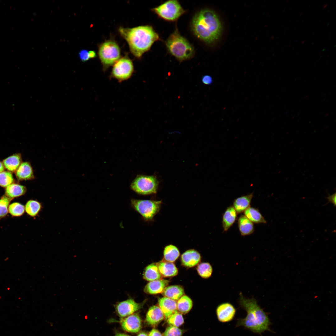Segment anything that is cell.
I'll return each instance as SVG.
<instances>
[{
	"instance_id": "1",
	"label": "cell",
	"mask_w": 336,
	"mask_h": 336,
	"mask_svg": "<svg viewBox=\"0 0 336 336\" xmlns=\"http://www.w3.org/2000/svg\"><path fill=\"white\" fill-rule=\"evenodd\" d=\"M118 30L120 35L127 42L132 54L138 58L149 50L155 42L160 40L159 35L150 25L132 28L120 26Z\"/></svg>"
},
{
	"instance_id": "2",
	"label": "cell",
	"mask_w": 336,
	"mask_h": 336,
	"mask_svg": "<svg viewBox=\"0 0 336 336\" xmlns=\"http://www.w3.org/2000/svg\"><path fill=\"white\" fill-rule=\"evenodd\" d=\"M239 302L247 314L244 318L237 319L236 327H243L254 333L259 334L265 331H271L269 326L271 323L269 317L255 298L245 297L240 293Z\"/></svg>"
},
{
	"instance_id": "3",
	"label": "cell",
	"mask_w": 336,
	"mask_h": 336,
	"mask_svg": "<svg viewBox=\"0 0 336 336\" xmlns=\"http://www.w3.org/2000/svg\"><path fill=\"white\" fill-rule=\"evenodd\" d=\"M190 28L197 37L208 44L218 38L222 28L217 16L213 11L208 9H202L195 14Z\"/></svg>"
},
{
	"instance_id": "4",
	"label": "cell",
	"mask_w": 336,
	"mask_h": 336,
	"mask_svg": "<svg viewBox=\"0 0 336 336\" xmlns=\"http://www.w3.org/2000/svg\"><path fill=\"white\" fill-rule=\"evenodd\" d=\"M165 44L169 53L180 62L192 58L194 55V46L180 35L177 28L166 40Z\"/></svg>"
},
{
	"instance_id": "5",
	"label": "cell",
	"mask_w": 336,
	"mask_h": 336,
	"mask_svg": "<svg viewBox=\"0 0 336 336\" xmlns=\"http://www.w3.org/2000/svg\"><path fill=\"white\" fill-rule=\"evenodd\" d=\"M98 49V57L104 70L113 65L120 58V48L114 40H109L100 44Z\"/></svg>"
},
{
	"instance_id": "6",
	"label": "cell",
	"mask_w": 336,
	"mask_h": 336,
	"mask_svg": "<svg viewBox=\"0 0 336 336\" xmlns=\"http://www.w3.org/2000/svg\"><path fill=\"white\" fill-rule=\"evenodd\" d=\"M151 10L159 18L168 21H176L186 12L176 0L167 1Z\"/></svg>"
},
{
	"instance_id": "7",
	"label": "cell",
	"mask_w": 336,
	"mask_h": 336,
	"mask_svg": "<svg viewBox=\"0 0 336 336\" xmlns=\"http://www.w3.org/2000/svg\"><path fill=\"white\" fill-rule=\"evenodd\" d=\"M158 185V182L156 177L139 175L133 181L130 187L138 194L145 195L156 193Z\"/></svg>"
},
{
	"instance_id": "8",
	"label": "cell",
	"mask_w": 336,
	"mask_h": 336,
	"mask_svg": "<svg viewBox=\"0 0 336 336\" xmlns=\"http://www.w3.org/2000/svg\"><path fill=\"white\" fill-rule=\"evenodd\" d=\"M132 207L146 220L152 219L159 211L161 201L132 199Z\"/></svg>"
},
{
	"instance_id": "9",
	"label": "cell",
	"mask_w": 336,
	"mask_h": 336,
	"mask_svg": "<svg viewBox=\"0 0 336 336\" xmlns=\"http://www.w3.org/2000/svg\"><path fill=\"white\" fill-rule=\"evenodd\" d=\"M133 71V62L126 55L120 58L114 64L111 75L120 82L129 79Z\"/></svg>"
},
{
	"instance_id": "10",
	"label": "cell",
	"mask_w": 336,
	"mask_h": 336,
	"mask_svg": "<svg viewBox=\"0 0 336 336\" xmlns=\"http://www.w3.org/2000/svg\"><path fill=\"white\" fill-rule=\"evenodd\" d=\"M236 310L231 303L225 302L220 304L217 307L216 313L218 321L225 323L231 321L234 319Z\"/></svg>"
},
{
	"instance_id": "11",
	"label": "cell",
	"mask_w": 336,
	"mask_h": 336,
	"mask_svg": "<svg viewBox=\"0 0 336 336\" xmlns=\"http://www.w3.org/2000/svg\"><path fill=\"white\" fill-rule=\"evenodd\" d=\"M142 305L137 303L130 299L119 302L116 306V310L119 315L124 317L131 315L140 309Z\"/></svg>"
},
{
	"instance_id": "12",
	"label": "cell",
	"mask_w": 336,
	"mask_h": 336,
	"mask_svg": "<svg viewBox=\"0 0 336 336\" xmlns=\"http://www.w3.org/2000/svg\"><path fill=\"white\" fill-rule=\"evenodd\" d=\"M123 329L130 333L138 332L141 328V320L137 314L130 315L123 320L121 322Z\"/></svg>"
},
{
	"instance_id": "13",
	"label": "cell",
	"mask_w": 336,
	"mask_h": 336,
	"mask_svg": "<svg viewBox=\"0 0 336 336\" xmlns=\"http://www.w3.org/2000/svg\"><path fill=\"white\" fill-rule=\"evenodd\" d=\"M158 303L166 319L176 310L177 303L174 300L164 297L159 298Z\"/></svg>"
},
{
	"instance_id": "14",
	"label": "cell",
	"mask_w": 336,
	"mask_h": 336,
	"mask_svg": "<svg viewBox=\"0 0 336 336\" xmlns=\"http://www.w3.org/2000/svg\"><path fill=\"white\" fill-rule=\"evenodd\" d=\"M200 259V254L194 250H189L186 251L181 256L182 264L188 267H192L196 266Z\"/></svg>"
},
{
	"instance_id": "15",
	"label": "cell",
	"mask_w": 336,
	"mask_h": 336,
	"mask_svg": "<svg viewBox=\"0 0 336 336\" xmlns=\"http://www.w3.org/2000/svg\"><path fill=\"white\" fill-rule=\"evenodd\" d=\"M169 282L165 279H159L150 281L146 286L144 291L150 294H156L162 292Z\"/></svg>"
},
{
	"instance_id": "16",
	"label": "cell",
	"mask_w": 336,
	"mask_h": 336,
	"mask_svg": "<svg viewBox=\"0 0 336 336\" xmlns=\"http://www.w3.org/2000/svg\"><path fill=\"white\" fill-rule=\"evenodd\" d=\"M164 314L160 308L156 306L151 307L147 313L146 321L151 325L157 324L162 320Z\"/></svg>"
},
{
	"instance_id": "17",
	"label": "cell",
	"mask_w": 336,
	"mask_h": 336,
	"mask_svg": "<svg viewBox=\"0 0 336 336\" xmlns=\"http://www.w3.org/2000/svg\"><path fill=\"white\" fill-rule=\"evenodd\" d=\"M16 175L19 180H31L35 178L32 168L28 162L21 163L16 171Z\"/></svg>"
},
{
	"instance_id": "18",
	"label": "cell",
	"mask_w": 336,
	"mask_h": 336,
	"mask_svg": "<svg viewBox=\"0 0 336 336\" xmlns=\"http://www.w3.org/2000/svg\"><path fill=\"white\" fill-rule=\"evenodd\" d=\"M237 213L233 206L227 208L222 217V226L224 232L227 231L236 221Z\"/></svg>"
},
{
	"instance_id": "19",
	"label": "cell",
	"mask_w": 336,
	"mask_h": 336,
	"mask_svg": "<svg viewBox=\"0 0 336 336\" xmlns=\"http://www.w3.org/2000/svg\"><path fill=\"white\" fill-rule=\"evenodd\" d=\"M253 196L252 193L239 197L234 200L233 206L237 213L244 212L250 207Z\"/></svg>"
},
{
	"instance_id": "20",
	"label": "cell",
	"mask_w": 336,
	"mask_h": 336,
	"mask_svg": "<svg viewBox=\"0 0 336 336\" xmlns=\"http://www.w3.org/2000/svg\"><path fill=\"white\" fill-rule=\"evenodd\" d=\"M238 225L239 231L242 236L250 235L254 231L253 223L244 215H241L239 217L238 220Z\"/></svg>"
},
{
	"instance_id": "21",
	"label": "cell",
	"mask_w": 336,
	"mask_h": 336,
	"mask_svg": "<svg viewBox=\"0 0 336 336\" xmlns=\"http://www.w3.org/2000/svg\"><path fill=\"white\" fill-rule=\"evenodd\" d=\"M161 275L165 277L175 276L178 273L177 268L172 262L162 261L157 264Z\"/></svg>"
},
{
	"instance_id": "22",
	"label": "cell",
	"mask_w": 336,
	"mask_h": 336,
	"mask_svg": "<svg viewBox=\"0 0 336 336\" xmlns=\"http://www.w3.org/2000/svg\"><path fill=\"white\" fill-rule=\"evenodd\" d=\"M22 163L21 156L19 153L9 156L2 162L4 167L9 171L13 172H16Z\"/></svg>"
},
{
	"instance_id": "23",
	"label": "cell",
	"mask_w": 336,
	"mask_h": 336,
	"mask_svg": "<svg viewBox=\"0 0 336 336\" xmlns=\"http://www.w3.org/2000/svg\"><path fill=\"white\" fill-rule=\"evenodd\" d=\"M27 189L23 185L17 184L12 183L6 187L5 195L12 199L24 194Z\"/></svg>"
},
{
	"instance_id": "24",
	"label": "cell",
	"mask_w": 336,
	"mask_h": 336,
	"mask_svg": "<svg viewBox=\"0 0 336 336\" xmlns=\"http://www.w3.org/2000/svg\"><path fill=\"white\" fill-rule=\"evenodd\" d=\"M162 295L175 301L178 300L184 294L182 287L179 285H172L165 287L162 292Z\"/></svg>"
},
{
	"instance_id": "25",
	"label": "cell",
	"mask_w": 336,
	"mask_h": 336,
	"mask_svg": "<svg viewBox=\"0 0 336 336\" xmlns=\"http://www.w3.org/2000/svg\"><path fill=\"white\" fill-rule=\"evenodd\" d=\"M161 275L160 273L157 264L153 263L147 266L143 273V278L149 281L160 279Z\"/></svg>"
},
{
	"instance_id": "26",
	"label": "cell",
	"mask_w": 336,
	"mask_h": 336,
	"mask_svg": "<svg viewBox=\"0 0 336 336\" xmlns=\"http://www.w3.org/2000/svg\"><path fill=\"white\" fill-rule=\"evenodd\" d=\"M244 215L253 223H266L267 221L259 210L250 207L244 212Z\"/></svg>"
},
{
	"instance_id": "27",
	"label": "cell",
	"mask_w": 336,
	"mask_h": 336,
	"mask_svg": "<svg viewBox=\"0 0 336 336\" xmlns=\"http://www.w3.org/2000/svg\"><path fill=\"white\" fill-rule=\"evenodd\" d=\"M193 306V302L191 299L186 295L182 296L177 303V309L180 312L183 314L188 313Z\"/></svg>"
},
{
	"instance_id": "28",
	"label": "cell",
	"mask_w": 336,
	"mask_h": 336,
	"mask_svg": "<svg viewBox=\"0 0 336 336\" xmlns=\"http://www.w3.org/2000/svg\"><path fill=\"white\" fill-rule=\"evenodd\" d=\"M42 208L41 204L37 201L30 200L27 202L25 206L26 213L31 217L36 216Z\"/></svg>"
},
{
	"instance_id": "29",
	"label": "cell",
	"mask_w": 336,
	"mask_h": 336,
	"mask_svg": "<svg viewBox=\"0 0 336 336\" xmlns=\"http://www.w3.org/2000/svg\"><path fill=\"white\" fill-rule=\"evenodd\" d=\"M180 255L178 249L173 245L166 246L164 251V259L167 261L173 262L175 261Z\"/></svg>"
},
{
	"instance_id": "30",
	"label": "cell",
	"mask_w": 336,
	"mask_h": 336,
	"mask_svg": "<svg viewBox=\"0 0 336 336\" xmlns=\"http://www.w3.org/2000/svg\"><path fill=\"white\" fill-rule=\"evenodd\" d=\"M197 271L199 275L202 278H207L210 277L212 273V268L208 263H203L199 264L197 267Z\"/></svg>"
},
{
	"instance_id": "31",
	"label": "cell",
	"mask_w": 336,
	"mask_h": 336,
	"mask_svg": "<svg viewBox=\"0 0 336 336\" xmlns=\"http://www.w3.org/2000/svg\"><path fill=\"white\" fill-rule=\"evenodd\" d=\"M168 323L171 326L179 327L184 323L182 315L176 310L167 319Z\"/></svg>"
},
{
	"instance_id": "32",
	"label": "cell",
	"mask_w": 336,
	"mask_h": 336,
	"mask_svg": "<svg viewBox=\"0 0 336 336\" xmlns=\"http://www.w3.org/2000/svg\"><path fill=\"white\" fill-rule=\"evenodd\" d=\"M25 210V206L19 203H13L9 206L8 212L14 217L21 216L24 213Z\"/></svg>"
},
{
	"instance_id": "33",
	"label": "cell",
	"mask_w": 336,
	"mask_h": 336,
	"mask_svg": "<svg viewBox=\"0 0 336 336\" xmlns=\"http://www.w3.org/2000/svg\"><path fill=\"white\" fill-rule=\"evenodd\" d=\"M14 179L11 173L3 171L0 173V186L6 187L13 182Z\"/></svg>"
},
{
	"instance_id": "34",
	"label": "cell",
	"mask_w": 336,
	"mask_h": 336,
	"mask_svg": "<svg viewBox=\"0 0 336 336\" xmlns=\"http://www.w3.org/2000/svg\"><path fill=\"white\" fill-rule=\"evenodd\" d=\"M12 199L5 195L0 199V218L5 217L8 211L9 204Z\"/></svg>"
},
{
	"instance_id": "35",
	"label": "cell",
	"mask_w": 336,
	"mask_h": 336,
	"mask_svg": "<svg viewBox=\"0 0 336 336\" xmlns=\"http://www.w3.org/2000/svg\"><path fill=\"white\" fill-rule=\"evenodd\" d=\"M182 331L181 329L171 325L166 329L163 336H182Z\"/></svg>"
},
{
	"instance_id": "36",
	"label": "cell",
	"mask_w": 336,
	"mask_h": 336,
	"mask_svg": "<svg viewBox=\"0 0 336 336\" xmlns=\"http://www.w3.org/2000/svg\"><path fill=\"white\" fill-rule=\"evenodd\" d=\"M80 59L83 62L88 61L89 59L88 51L86 49H82L78 53Z\"/></svg>"
},
{
	"instance_id": "37",
	"label": "cell",
	"mask_w": 336,
	"mask_h": 336,
	"mask_svg": "<svg viewBox=\"0 0 336 336\" xmlns=\"http://www.w3.org/2000/svg\"><path fill=\"white\" fill-rule=\"evenodd\" d=\"M202 82L205 84L209 85L212 82V78L210 76L206 75L202 77Z\"/></svg>"
},
{
	"instance_id": "38",
	"label": "cell",
	"mask_w": 336,
	"mask_h": 336,
	"mask_svg": "<svg viewBox=\"0 0 336 336\" xmlns=\"http://www.w3.org/2000/svg\"><path fill=\"white\" fill-rule=\"evenodd\" d=\"M336 193L333 194L332 195H328L327 197H326L328 200V203H331L334 204V206H336Z\"/></svg>"
},
{
	"instance_id": "39",
	"label": "cell",
	"mask_w": 336,
	"mask_h": 336,
	"mask_svg": "<svg viewBox=\"0 0 336 336\" xmlns=\"http://www.w3.org/2000/svg\"><path fill=\"white\" fill-rule=\"evenodd\" d=\"M148 336H162V335L158 330L154 329L150 332Z\"/></svg>"
},
{
	"instance_id": "40",
	"label": "cell",
	"mask_w": 336,
	"mask_h": 336,
	"mask_svg": "<svg viewBox=\"0 0 336 336\" xmlns=\"http://www.w3.org/2000/svg\"><path fill=\"white\" fill-rule=\"evenodd\" d=\"M88 54L90 58H94L96 57V52L93 50H90L88 51Z\"/></svg>"
},
{
	"instance_id": "41",
	"label": "cell",
	"mask_w": 336,
	"mask_h": 336,
	"mask_svg": "<svg viewBox=\"0 0 336 336\" xmlns=\"http://www.w3.org/2000/svg\"><path fill=\"white\" fill-rule=\"evenodd\" d=\"M4 166L2 162L0 161V173L4 171Z\"/></svg>"
},
{
	"instance_id": "42",
	"label": "cell",
	"mask_w": 336,
	"mask_h": 336,
	"mask_svg": "<svg viewBox=\"0 0 336 336\" xmlns=\"http://www.w3.org/2000/svg\"><path fill=\"white\" fill-rule=\"evenodd\" d=\"M138 336H148L147 334L145 332H142L140 333Z\"/></svg>"
},
{
	"instance_id": "43",
	"label": "cell",
	"mask_w": 336,
	"mask_h": 336,
	"mask_svg": "<svg viewBox=\"0 0 336 336\" xmlns=\"http://www.w3.org/2000/svg\"><path fill=\"white\" fill-rule=\"evenodd\" d=\"M115 336H129V335L122 333H118L116 334Z\"/></svg>"
}]
</instances>
